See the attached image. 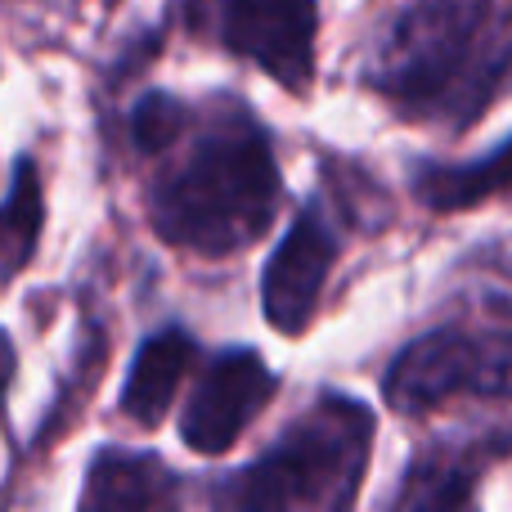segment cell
Returning <instances> with one entry per match:
<instances>
[{
  "instance_id": "obj_10",
  "label": "cell",
  "mask_w": 512,
  "mask_h": 512,
  "mask_svg": "<svg viewBox=\"0 0 512 512\" xmlns=\"http://www.w3.org/2000/svg\"><path fill=\"white\" fill-rule=\"evenodd\" d=\"M198 355V342L189 337V328L167 324L153 337H144V346L135 351L131 373L122 382V414L140 427H158L167 418L171 400H176L180 382H185L189 364Z\"/></svg>"
},
{
  "instance_id": "obj_1",
  "label": "cell",
  "mask_w": 512,
  "mask_h": 512,
  "mask_svg": "<svg viewBox=\"0 0 512 512\" xmlns=\"http://www.w3.org/2000/svg\"><path fill=\"white\" fill-rule=\"evenodd\" d=\"M279 167L265 131L243 108L216 117L176 167L149 189V221L162 243L194 256H234L270 230Z\"/></svg>"
},
{
  "instance_id": "obj_5",
  "label": "cell",
  "mask_w": 512,
  "mask_h": 512,
  "mask_svg": "<svg viewBox=\"0 0 512 512\" xmlns=\"http://www.w3.org/2000/svg\"><path fill=\"white\" fill-rule=\"evenodd\" d=\"M512 459V423L418 445L378 512H481L486 477Z\"/></svg>"
},
{
  "instance_id": "obj_9",
  "label": "cell",
  "mask_w": 512,
  "mask_h": 512,
  "mask_svg": "<svg viewBox=\"0 0 512 512\" xmlns=\"http://www.w3.org/2000/svg\"><path fill=\"white\" fill-rule=\"evenodd\" d=\"M185 486L153 450L104 445L86 468L77 512H180Z\"/></svg>"
},
{
  "instance_id": "obj_12",
  "label": "cell",
  "mask_w": 512,
  "mask_h": 512,
  "mask_svg": "<svg viewBox=\"0 0 512 512\" xmlns=\"http://www.w3.org/2000/svg\"><path fill=\"white\" fill-rule=\"evenodd\" d=\"M41 225H45L41 180H36L32 158H18L14 180H9V198L0 203V283H9L32 261L36 243H41Z\"/></svg>"
},
{
  "instance_id": "obj_4",
  "label": "cell",
  "mask_w": 512,
  "mask_h": 512,
  "mask_svg": "<svg viewBox=\"0 0 512 512\" xmlns=\"http://www.w3.org/2000/svg\"><path fill=\"white\" fill-rule=\"evenodd\" d=\"M396 414H432L454 400H512V328L445 324L414 337L382 373Z\"/></svg>"
},
{
  "instance_id": "obj_6",
  "label": "cell",
  "mask_w": 512,
  "mask_h": 512,
  "mask_svg": "<svg viewBox=\"0 0 512 512\" xmlns=\"http://www.w3.org/2000/svg\"><path fill=\"white\" fill-rule=\"evenodd\" d=\"M337 252H342V239H337L333 212L324 207V198H310L265 261L261 310L270 328H279L283 337L306 333L319 310V297H324L328 274H333Z\"/></svg>"
},
{
  "instance_id": "obj_11",
  "label": "cell",
  "mask_w": 512,
  "mask_h": 512,
  "mask_svg": "<svg viewBox=\"0 0 512 512\" xmlns=\"http://www.w3.org/2000/svg\"><path fill=\"white\" fill-rule=\"evenodd\" d=\"M504 189H512V140H504L477 162H459V167H445V162H418L414 167V198L432 212H463V207H477Z\"/></svg>"
},
{
  "instance_id": "obj_8",
  "label": "cell",
  "mask_w": 512,
  "mask_h": 512,
  "mask_svg": "<svg viewBox=\"0 0 512 512\" xmlns=\"http://www.w3.org/2000/svg\"><path fill=\"white\" fill-rule=\"evenodd\" d=\"M274 391H279V378L256 351L248 346L221 351L207 364L185 414H180V441L198 454H225L274 400Z\"/></svg>"
},
{
  "instance_id": "obj_2",
  "label": "cell",
  "mask_w": 512,
  "mask_h": 512,
  "mask_svg": "<svg viewBox=\"0 0 512 512\" xmlns=\"http://www.w3.org/2000/svg\"><path fill=\"white\" fill-rule=\"evenodd\" d=\"M512 36L490 0H409L373 63V86L405 117L468 126L504 90Z\"/></svg>"
},
{
  "instance_id": "obj_7",
  "label": "cell",
  "mask_w": 512,
  "mask_h": 512,
  "mask_svg": "<svg viewBox=\"0 0 512 512\" xmlns=\"http://www.w3.org/2000/svg\"><path fill=\"white\" fill-rule=\"evenodd\" d=\"M315 27V0H216L225 50L252 59L288 90H306L315 77Z\"/></svg>"
},
{
  "instance_id": "obj_13",
  "label": "cell",
  "mask_w": 512,
  "mask_h": 512,
  "mask_svg": "<svg viewBox=\"0 0 512 512\" xmlns=\"http://www.w3.org/2000/svg\"><path fill=\"white\" fill-rule=\"evenodd\" d=\"M185 122H189L185 104L176 95H167V90H153L131 113V140L140 153H167L185 135Z\"/></svg>"
},
{
  "instance_id": "obj_3",
  "label": "cell",
  "mask_w": 512,
  "mask_h": 512,
  "mask_svg": "<svg viewBox=\"0 0 512 512\" xmlns=\"http://www.w3.org/2000/svg\"><path fill=\"white\" fill-rule=\"evenodd\" d=\"M373 432L369 405L328 391L261 459L212 490V512H351Z\"/></svg>"
},
{
  "instance_id": "obj_14",
  "label": "cell",
  "mask_w": 512,
  "mask_h": 512,
  "mask_svg": "<svg viewBox=\"0 0 512 512\" xmlns=\"http://www.w3.org/2000/svg\"><path fill=\"white\" fill-rule=\"evenodd\" d=\"M14 369H18V351H14V342H9V333L0 328V405H5V391H9V382H14Z\"/></svg>"
}]
</instances>
